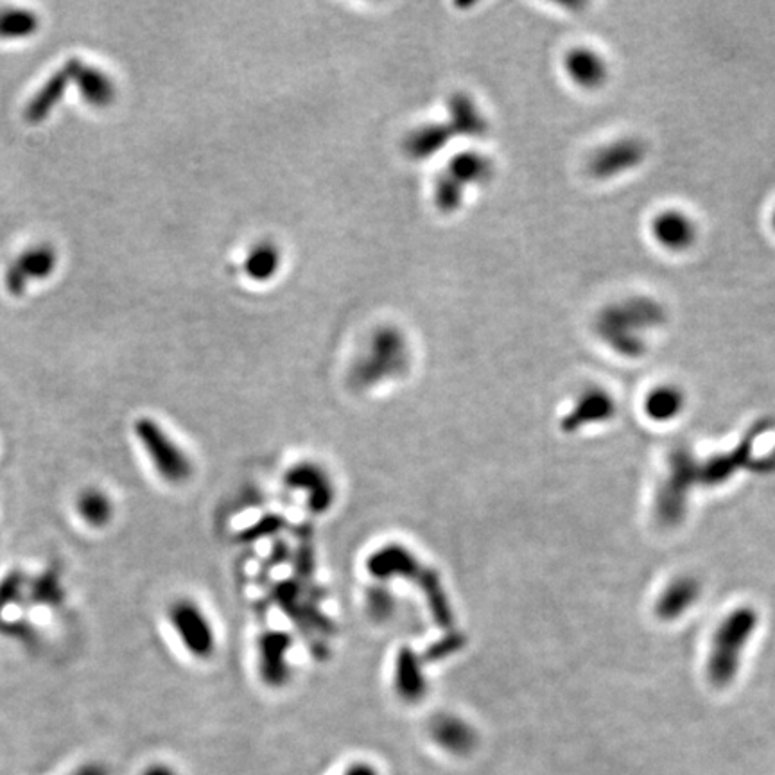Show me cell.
I'll return each mask as SVG.
<instances>
[{
    "label": "cell",
    "instance_id": "6da1fadb",
    "mask_svg": "<svg viewBox=\"0 0 775 775\" xmlns=\"http://www.w3.org/2000/svg\"><path fill=\"white\" fill-rule=\"evenodd\" d=\"M668 322L666 307L654 297L634 295L601 309L594 331L621 358L637 359L648 350V336Z\"/></svg>",
    "mask_w": 775,
    "mask_h": 775
},
{
    "label": "cell",
    "instance_id": "7a4b0ae2",
    "mask_svg": "<svg viewBox=\"0 0 775 775\" xmlns=\"http://www.w3.org/2000/svg\"><path fill=\"white\" fill-rule=\"evenodd\" d=\"M365 567L368 575L381 582L399 578L410 584H417L426 596L427 605L436 625L442 628L453 627V609L440 576L436 575L433 569L424 566L406 546L397 542L384 544L368 555Z\"/></svg>",
    "mask_w": 775,
    "mask_h": 775
},
{
    "label": "cell",
    "instance_id": "3957f363",
    "mask_svg": "<svg viewBox=\"0 0 775 775\" xmlns=\"http://www.w3.org/2000/svg\"><path fill=\"white\" fill-rule=\"evenodd\" d=\"M758 625L756 612L750 609L736 610L716 630L713 650L709 655L707 673L715 686L731 684L740 668L741 652L749 643Z\"/></svg>",
    "mask_w": 775,
    "mask_h": 775
},
{
    "label": "cell",
    "instance_id": "277c9868",
    "mask_svg": "<svg viewBox=\"0 0 775 775\" xmlns=\"http://www.w3.org/2000/svg\"><path fill=\"white\" fill-rule=\"evenodd\" d=\"M135 435L160 478L171 485H182L191 479L194 467L189 454L167 435L164 427L151 418H140L135 424Z\"/></svg>",
    "mask_w": 775,
    "mask_h": 775
},
{
    "label": "cell",
    "instance_id": "5b68a950",
    "mask_svg": "<svg viewBox=\"0 0 775 775\" xmlns=\"http://www.w3.org/2000/svg\"><path fill=\"white\" fill-rule=\"evenodd\" d=\"M494 173H496V167L492 158L487 155L478 151H467L458 155L438 182L436 205L444 212L460 209L467 187L485 185L492 180Z\"/></svg>",
    "mask_w": 775,
    "mask_h": 775
},
{
    "label": "cell",
    "instance_id": "8992f818",
    "mask_svg": "<svg viewBox=\"0 0 775 775\" xmlns=\"http://www.w3.org/2000/svg\"><path fill=\"white\" fill-rule=\"evenodd\" d=\"M167 618L183 648L196 659H209L216 652V632L207 612L189 598L173 601Z\"/></svg>",
    "mask_w": 775,
    "mask_h": 775
},
{
    "label": "cell",
    "instance_id": "52a82bcc",
    "mask_svg": "<svg viewBox=\"0 0 775 775\" xmlns=\"http://www.w3.org/2000/svg\"><path fill=\"white\" fill-rule=\"evenodd\" d=\"M408 363V350L401 334L393 329L381 331L372 341L370 352L359 361L354 377L356 384L365 388L401 374Z\"/></svg>",
    "mask_w": 775,
    "mask_h": 775
},
{
    "label": "cell",
    "instance_id": "ba28073f",
    "mask_svg": "<svg viewBox=\"0 0 775 775\" xmlns=\"http://www.w3.org/2000/svg\"><path fill=\"white\" fill-rule=\"evenodd\" d=\"M648 157V146L636 135L610 140L593 151L587 162V171L598 182H610L628 175L643 166Z\"/></svg>",
    "mask_w": 775,
    "mask_h": 775
},
{
    "label": "cell",
    "instance_id": "9c48e42d",
    "mask_svg": "<svg viewBox=\"0 0 775 775\" xmlns=\"http://www.w3.org/2000/svg\"><path fill=\"white\" fill-rule=\"evenodd\" d=\"M289 490L304 492L307 508L313 514H325L336 499V485L331 474L320 463L300 462L284 474Z\"/></svg>",
    "mask_w": 775,
    "mask_h": 775
},
{
    "label": "cell",
    "instance_id": "30bf717a",
    "mask_svg": "<svg viewBox=\"0 0 775 775\" xmlns=\"http://www.w3.org/2000/svg\"><path fill=\"white\" fill-rule=\"evenodd\" d=\"M650 232L657 246L670 253H686L697 244L698 225L684 210L664 209L655 214Z\"/></svg>",
    "mask_w": 775,
    "mask_h": 775
},
{
    "label": "cell",
    "instance_id": "8fae6325",
    "mask_svg": "<svg viewBox=\"0 0 775 775\" xmlns=\"http://www.w3.org/2000/svg\"><path fill=\"white\" fill-rule=\"evenodd\" d=\"M291 645H293L291 636L279 630L266 632L257 641L259 675L271 688L284 686L291 677V666H289Z\"/></svg>",
    "mask_w": 775,
    "mask_h": 775
},
{
    "label": "cell",
    "instance_id": "7c38bea8",
    "mask_svg": "<svg viewBox=\"0 0 775 775\" xmlns=\"http://www.w3.org/2000/svg\"><path fill=\"white\" fill-rule=\"evenodd\" d=\"M569 81L585 92H598L609 83L610 65L593 47H573L564 56Z\"/></svg>",
    "mask_w": 775,
    "mask_h": 775
},
{
    "label": "cell",
    "instance_id": "4fadbf2b",
    "mask_svg": "<svg viewBox=\"0 0 775 775\" xmlns=\"http://www.w3.org/2000/svg\"><path fill=\"white\" fill-rule=\"evenodd\" d=\"M56 264H58L56 252L47 244H40L31 250H26L6 271V288L9 295L22 297L26 293L29 282L51 277Z\"/></svg>",
    "mask_w": 775,
    "mask_h": 775
},
{
    "label": "cell",
    "instance_id": "5bb4252c",
    "mask_svg": "<svg viewBox=\"0 0 775 775\" xmlns=\"http://www.w3.org/2000/svg\"><path fill=\"white\" fill-rule=\"evenodd\" d=\"M614 413H616L614 397L607 390L594 386L578 395L573 408L562 420V427L569 433H573L580 427L607 422L614 417Z\"/></svg>",
    "mask_w": 775,
    "mask_h": 775
},
{
    "label": "cell",
    "instance_id": "9a60e30c",
    "mask_svg": "<svg viewBox=\"0 0 775 775\" xmlns=\"http://www.w3.org/2000/svg\"><path fill=\"white\" fill-rule=\"evenodd\" d=\"M81 65L83 63L76 60V58L67 61L58 72H54L44 87L36 92V96L29 101L26 114H24L29 124H40V122H44L49 117V114L54 110V106L58 105L61 97L65 96L67 88L76 78Z\"/></svg>",
    "mask_w": 775,
    "mask_h": 775
},
{
    "label": "cell",
    "instance_id": "2e32d148",
    "mask_svg": "<svg viewBox=\"0 0 775 775\" xmlns=\"http://www.w3.org/2000/svg\"><path fill=\"white\" fill-rule=\"evenodd\" d=\"M393 688L406 704H417L427 695V679L422 659L410 646H402L393 666Z\"/></svg>",
    "mask_w": 775,
    "mask_h": 775
},
{
    "label": "cell",
    "instance_id": "e0dca14e",
    "mask_svg": "<svg viewBox=\"0 0 775 775\" xmlns=\"http://www.w3.org/2000/svg\"><path fill=\"white\" fill-rule=\"evenodd\" d=\"M436 745L453 756H469L478 745V734L469 723L454 715H438L429 727Z\"/></svg>",
    "mask_w": 775,
    "mask_h": 775
},
{
    "label": "cell",
    "instance_id": "ac0fdd59",
    "mask_svg": "<svg viewBox=\"0 0 775 775\" xmlns=\"http://www.w3.org/2000/svg\"><path fill=\"white\" fill-rule=\"evenodd\" d=\"M74 81L78 85L79 94L88 105L94 108H106L114 103V81L108 78L103 70L81 65Z\"/></svg>",
    "mask_w": 775,
    "mask_h": 775
},
{
    "label": "cell",
    "instance_id": "d6986e66",
    "mask_svg": "<svg viewBox=\"0 0 775 775\" xmlns=\"http://www.w3.org/2000/svg\"><path fill=\"white\" fill-rule=\"evenodd\" d=\"M686 406V395L679 386L662 384L648 393L645 401V411L655 422H670L680 415Z\"/></svg>",
    "mask_w": 775,
    "mask_h": 775
},
{
    "label": "cell",
    "instance_id": "ffe728a7",
    "mask_svg": "<svg viewBox=\"0 0 775 775\" xmlns=\"http://www.w3.org/2000/svg\"><path fill=\"white\" fill-rule=\"evenodd\" d=\"M700 589L695 580H677L666 589L662 594L661 600L657 603V614L662 619L679 618L686 610L697 601Z\"/></svg>",
    "mask_w": 775,
    "mask_h": 775
},
{
    "label": "cell",
    "instance_id": "44dd1931",
    "mask_svg": "<svg viewBox=\"0 0 775 775\" xmlns=\"http://www.w3.org/2000/svg\"><path fill=\"white\" fill-rule=\"evenodd\" d=\"M451 119L456 122L462 137H483L487 133L485 115L467 94H456L451 99Z\"/></svg>",
    "mask_w": 775,
    "mask_h": 775
},
{
    "label": "cell",
    "instance_id": "7402d4cb",
    "mask_svg": "<svg viewBox=\"0 0 775 775\" xmlns=\"http://www.w3.org/2000/svg\"><path fill=\"white\" fill-rule=\"evenodd\" d=\"M78 510L83 521L94 528H103L112 521V515H114V505L110 497L96 488L87 490L79 496Z\"/></svg>",
    "mask_w": 775,
    "mask_h": 775
},
{
    "label": "cell",
    "instance_id": "603a6c76",
    "mask_svg": "<svg viewBox=\"0 0 775 775\" xmlns=\"http://www.w3.org/2000/svg\"><path fill=\"white\" fill-rule=\"evenodd\" d=\"M40 20L33 11L27 9H4L0 11V38L2 40H22L35 35Z\"/></svg>",
    "mask_w": 775,
    "mask_h": 775
},
{
    "label": "cell",
    "instance_id": "cb8c5ba5",
    "mask_svg": "<svg viewBox=\"0 0 775 775\" xmlns=\"http://www.w3.org/2000/svg\"><path fill=\"white\" fill-rule=\"evenodd\" d=\"M279 264V253L273 248V246H261L257 248L255 252L250 255V261L246 270L250 273V277L253 279L264 280L270 277L271 273L275 271Z\"/></svg>",
    "mask_w": 775,
    "mask_h": 775
},
{
    "label": "cell",
    "instance_id": "d4e9b609",
    "mask_svg": "<svg viewBox=\"0 0 775 775\" xmlns=\"http://www.w3.org/2000/svg\"><path fill=\"white\" fill-rule=\"evenodd\" d=\"M368 605L372 609V616L377 619H386V616H390V612L393 609L392 596L388 591H372L370 594V600Z\"/></svg>",
    "mask_w": 775,
    "mask_h": 775
},
{
    "label": "cell",
    "instance_id": "484cf974",
    "mask_svg": "<svg viewBox=\"0 0 775 775\" xmlns=\"http://www.w3.org/2000/svg\"><path fill=\"white\" fill-rule=\"evenodd\" d=\"M142 775H176V772L173 768L166 767V765H153Z\"/></svg>",
    "mask_w": 775,
    "mask_h": 775
},
{
    "label": "cell",
    "instance_id": "4316f807",
    "mask_svg": "<svg viewBox=\"0 0 775 775\" xmlns=\"http://www.w3.org/2000/svg\"><path fill=\"white\" fill-rule=\"evenodd\" d=\"M74 775H106L105 768L97 767V765H88L78 770Z\"/></svg>",
    "mask_w": 775,
    "mask_h": 775
},
{
    "label": "cell",
    "instance_id": "83f0119b",
    "mask_svg": "<svg viewBox=\"0 0 775 775\" xmlns=\"http://www.w3.org/2000/svg\"><path fill=\"white\" fill-rule=\"evenodd\" d=\"M347 775H377L375 774V770H372V768L368 767V765H358V767L352 768V770H349V774Z\"/></svg>",
    "mask_w": 775,
    "mask_h": 775
},
{
    "label": "cell",
    "instance_id": "f1b7e54d",
    "mask_svg": "<svg viewBox=\"0 0 775 775\" xmlns=\"http://www.w3.org/2000/svg\"><path fill=\"white\" fill-rule=\"evenodd\" d=\"M770 223H772V230H774V234H775V209H774V212H772V218H770Z\"/></svg>",
    "mask_w": 775,
    "mask_h": 775
}]
</instances>
